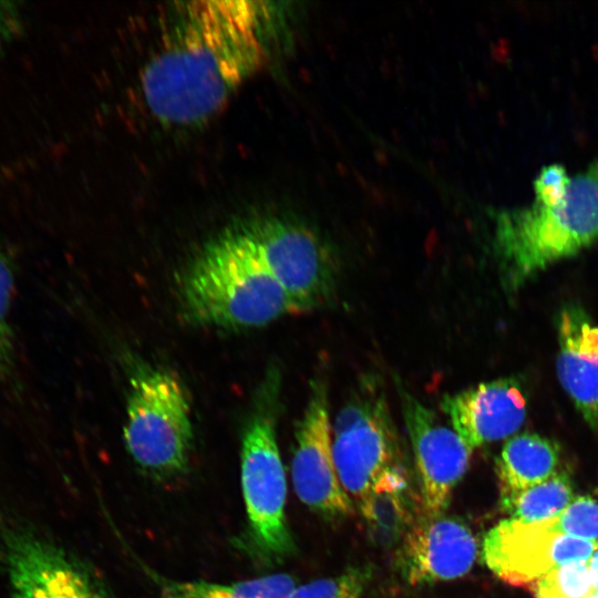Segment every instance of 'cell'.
Returning <instances> with one entry per match:
<instances>
[{
  "mask_svg": "<svg viewBox=\"0 0 598 598\" xmlns=\"http://www.w3.org/2000/svg\"><path fill=\"white\" fill-rule=\"evenodd\" d=\"M269 20L264 1L174 2L141 73L148 112L178 127L214 118L265 63Z\"/></svg>",
  "mask_w": 598,
  "mask_h": 598,
  "instance_id": "obj_1",
  "label": "cell"
},
{
  "mask_svg": "<svg viewBox=\"0 0 598 598\" xmlns=\"http://www.w3.org/2000/svg\"><path fill=\"white\" fill-rule=\"evenodd\" d=\"M179 300L189 322L231 330L264 327L295 313L240 223L218 234L195 256L182 276Z\"/></svg>",
  "mask_w": 598,
  "mask_h": 598,
  "instance_id": "obj_2",
  "label": "cell"
},
{
  "mask_svg": "<svg viewBox=\"0 0 598 598\" xmlns=\"http://www.w3.org/2000/svg\"><path fill=\"white\" fill-rule=\"evenodd\" d=\"M598 241V159L570 176L551 204L533 202L495 217L494 250L509 288Z\"/></svg>",
  "mask_w": 598,
  "mask_h": 598,
  "instance_id": "obj_3",
  "label": "cell"
},
{
  "mask_svg": "<svg viewBox=\"0 0 598 598\" xmlns=\"http://www.w3.org/2000/svg\"><path fill=\"white\" fill-rule=\"evenodd\" d=\"M278 378L270 375L241 440L240 482L254 548L270 560L295 549L286 519L287 481L276 436Z\"/></svg>",
  "mask_w": 598,
  "mask_h": 598,
  "instance_id": "obj_4",
  "label": "cell"
},
{
  "mask_svg": "<svg viewBox=\"0 0 598 598\" xmlns=\"http://www.w3.org/2000/svg\"><path fill=\"white\" fill-rule=\"evenodd\" d=\"M133 461L155 477L187 470L193 424L187 393L171 372L142 368L130 381L123 431Z\"/></svg>",
  "mask_w": 598,
  "mask_h": 598,
  "instance_id": "obj_5",
  "label": "cell"
},
{
  "mask_svg": "<svg viewBox=\"0 0 598 598\" xmlns=\"http://www.w3.org/2000/svg\"><path fill=\"white\" fill-rule=\"evenodd\" d=\"M240 226L262 264L288 295L295 313L329 301L337 285L330 249L307 226L266 216Z\"/></svg>",
  "mask_w": 598,
  "mask_h": 598,
  "instance_id": "obj_6",
  "label": "cell"
},
{
  "mask_svg": "<svg viewBox=\"0 0 598 598\" xmlns=\"http://www.w3.org/2000/svg\"><path fill=\"white\" fill-rule=\"evenodd\" d=\"M331 423L338 478L349 495L361 498L390 468L400 465L395 427L383 392L365 380Z\"/></svg>",
  "mask_w": 598,
  "mask_h": 598,
  "instance_id": "obj_7",
  "label": "cell"
},
{
  "mask_svg": "<svg viewBox=\"0 0 598 598\" xmlns=\"http://www.w3.org/2000/svg\"><path fill=\"white\" fill-rule=\"evenodd\" d=\"M0 558L13 598H114L84 563L19 520L0 519Z\"/></svg>",
  "mask_w": 598,
  "mask_h": 598,
  "instance_id": "obj_8",
  "label": "cell"
},
{
  "mask_svg": "<svg viewBox=\"0 0 598 598\" xmlns=\"http://www.w3.org/2000/svg\"><path fill=\"white\" fill-rule=\"evenodd\" d=\"M291 480L298 498L326 517L350 514L352 506L338 478L326 381L310 383L308 401L295 432Z\"/></svg>",
  "mask_w": 598,
  "mask_h": 598,
  "instance_id": "obj_9",
  "label": "cell"
},
{
  "mask_svg": "<svg viewBox=\"0 0 598 598\" xmlns=\"http://www.w3.org/2000/svg\"><path fill=\"white\" fill-rule=\"evenodd\" d=\"M597 548L596 540L553 533L540 522L507 518L485 535L483 557L502 580L523 586L537 581L560 565L588 561Z\"/></svg>",
  "mask_w": 598,
  "mask_h": 598,
  "instance_id": "obj_10",
  "label": "cell"
},
{
  "mask_svg": "<svg viewBox=\"0 0 598 598\" xmlns=\"http://www.w3.org/2000/svg\"><path fill=\"white\" fill-rule=\"evenodd\" d=\"M406 432L420 478L425 518L442 516L452 492L465 474L472 451L436 413L400 388Z\"/></svg>",
  "mask_w": 598,
  "mask_h": 598,
  "instance_id": "obj_11",
  "label": "cell"
},
{
  "mask_svg": "<svg viewBox=\"0 0 598 598\" xmlns=\"http://www.w3.org/2000/svg\"><path fill=\"white\" fill-rule=\"evenodd\" d=\"M440 405L472 452L514 434L526 416L525 395L519 383L509 378L445 394Z\"/></svg>",
  "mask_w": 598,
  "mask_h": 598,
  "instance_id": "obj_12",
  "label": "cell"
},
{
  "mask_svg": "<svg viewBox=\"0 0 598 598\" xmlns=\"http://www.w3.org/2000/svg\"><path fill=\"white\" fill-rule=\"evenodd\" d=\"M471 529L456 518H425L404 536L400 560L410 585L452 580L466 575L476 558Z\"/></svg>",
  "mask_w": 598,
  "mask_h": 598,
  "instance_id": "obj_13",
  "label": "cell"
},
{
  "mask_svg": "<svg viewBox=\"0 0 598 598\" xmlns=\"http://www.w3.org/2000/svg\"><path fill=\"white\" fill-rule=\"evenodd\" d=\"M557 374L577 410L598 432V326L579 307L558 318Z\"/></svg>",
  "mask_w": 598,
  "mask_h": 598,
  "instance_id": "obj_14",
  "label": "cell"
},
{
  "mask_svg": "<svg viewBox=\"0 0 598 598\" xmlns=\"http://www.w3.org/2000/svg\"><path fill=\"white\" fill-rule=\"evenodd\" d=\"M559 448L538 434L523 433L509 437L496 461L501 501L507 511L524 491L556 473Z\"/></svg>",
  "mask_w": 598,
  "mask_h": 598,
  "instance_id": "obj_15",
  "label": "cell"
},
{
  "mask_svg": "<svg viewBox=\"0 0 598 598\" xmlns=\"http://www.w3.org/2000/svg\"><path fill=\"white\" fill-rule=\"evenodd\" d=\"M296 588L295 579L288 574L219 584L206 580H164L161 585L163 598H287Z\"/></svg>",
  "mask_w": 598,
  "mask_h": 598,
  "instance_id": "obj_16",
  "label": "cell"
},
{
  "mask_svg": "<svg viewBox=\"0 0 598 598\" xmlns=\"http://www.w3.org/2000/svg\"><path fill=\"white\" fill-rule=\"evenodd\" d=\"M406 481L401 465L388 470L360 498L361 512L380 535L393 536L408 513Z\"/></svg>",
  "mask_w": 598,
  "mask_h": 598,
  "instance_id": "obj_17",
  "label": "cell"
},
{
  "mask_svg": "<svg viewBox=\"0 0 598 598\" xmlns=\"http://www.w3.org/2000/svg\"><path fill=\"white\" fill-rule=\"evenodd\" d=\"M573 502V487L567 474L555 473L545 482L519 494L508 507L514 519L539 523L550 519Z\"/></svg>",
  "mask_w": 598,
  "mask_h": 598,
  "instance_id": "obj_18",
  "label": "cell"
},
{
  "mask_svg": "<svg viewBox=\"0 0 598 598\" xmlns=\"http://www.w3.org/2000/svg\"><path fill=\"white\" fill-rule=\"evenodd\" d=\"M14 288V265L10 254L0 246V380L16 379L17 355L10 310Z\"/></svg>",
  "mask_w": 598,
  "mask_h": 598,
  "instance_id": "obj_19",
  "label": "cell"
},
{
  "mask_svg": "<svg viewBox=\"0 0 598 598\" xmlns=\"http://www.w3.org/2000/svg\"><path fill=\"white\" fill-rule=\"evenodd\" d=\"M588 561H570L548 571L534 585L536 598H591L596 590Z\"/></svg>",
  "mask_w": 598,
  "mask_h": 598,
  "instance_id": "obj_20",
  "label": "cell"
},
{
  "mask_svg": "<svg viewBox=\"0 0 598 598\" xmlns=\"http://www.w3.org/2000/svg\"><path fill=\"white\" fill-rule=\"evenodd\" d=\"M540 523L553 533L598 542V503L578 497L557 516Z\"/></svg>",
  "mask_w": 598,
  "mask_h": 598,
  "instance_id": "obj_21",
  "label": "cell"
},
{
  "mask_svg": "<svg viewBox=\"0 0 598 598\" xmlns=\"http://www.w3.org/2000/svg\"><path fill=\"white\" fill-rule=\"evenodd\" d=\"M368 574L349 568L342 574L296 587L287 598H362Z\"/></svg>",
  "mask_w": 598,
  "mask_h": 598,
  "instance_id": "obj_22",
  "label": "cell"
},
{
  "mask_svg": "<svg viewBox=\"0 0 598 598\" xmlns=\"http://www.w3.org/2000/svg\"><path fill=\"white\" fill-rule=\"evenodd\" d=\"M570 175L561 165L545 166L534 182L535 203L551 204L564 193Z\"/></svg>",
  "mask_w": 598,
  "mask_h": 598,
  "instance_id": "obj_23",
  "label": "cell"
},
{
  "mask_svg": "<svg viewBox=\"0 0 598 598\" xmlns=\"http://www.w3.org/2000/svg\"><path fill=\"white\" fill-rule=\"evenodd\" d=\"M21 18V11L16 3L0 1V54L6 44L19 32Z\"/></svg>",
  "mask_w": 598,
  "mask_h": 598,
  "instance_id": "obj_24",
  "label": "cell"
},
{
  "mask_svg": "<svg viewBox=\"0 0 598 598\" xmlns=\"http://www.w3.org/2000/svg\"><path fill=\"white\" fill-rule=\"evenodd\" d=\"M588 571L592 587L598 590V550L592 554L588 561Z\"/></svg>",
  "mask_w": 598,
  "mask_h": 598,
  "instance_id": "obj_25",
  "label": "cell"
},
{
  "mask_svg": "<svg viewBox=\"0 0 598 598\" xmlns=\"http://www.w3.org/2000/svg\"><path fill=\"white\" fill-rule=\"evenodd\" d=\"M595 598H598V590L596 591V594L594 595Z\"/></svg>",
  "mask_w": 598,
  "mask_h": 598,
  "instance_id": "obj_26",
  "label": "cell"
},
{
  "mask_svg": "<svg viewBox=\"0 0 598 598\" xmlns=\"http://www.w3.org/2000/svg\"><path fill=\"white\" fill-rule=\"evenodd\" d=\"M591 598H595L594 596Z\"/></svg>",
  "mask_w": 598,
  "mask_h": 598,
  "instance_id": "obj_27",
  "label": "cell"
}]
</instances>
